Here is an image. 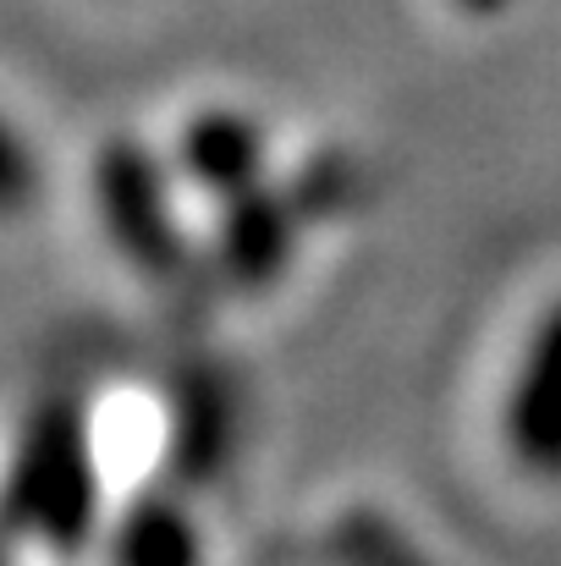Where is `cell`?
<instances>
[{
    "mask_svg": "<svg viewBox=\"0 0 561 566\" xmlns=\"http://www.w3.org/2000/svg\"><path fill=\"white\" fill-rule=\"evenodd\" d=\"M44 188V171H39V155L33 144L0 116V220H22Z\"/></svg>",
    "mask_w": 561,
    "mask_h": 566,
    "instance_id": "obj_7",
    "label": "cell"
},
{
    "mask_svg": "<svg viewBox=\"0 0 561 566\" xmlns=\"http://www.w3.org/2000/svg\"><path fill=\"white\" fill-rule=\"evenodd\" d=\"M298 237H303V209L298 198L281 188L253 182V188L231 192L215 203V220H209V270L220 286L231 292H270L292 259H298Z\"/></svg>",
    "mask_w": 561,
    "mask_h": 566,
    "instance_id": "obj_3",
    "label": "cell"
},
{
    "mask_svg": "<svg viewBox=\"0 0 561 566\" xmlns=\"http://www.w3.org/2000/svg\"><path fill=\"white\" fill-rule=\"evenodd\" d=\"M105 551H111L116 562L177 566V562H198V556H204V539H198L193 517H187L172 495L149 490V495H133V501H127V512L116 517Z\"/></svg>",
    "mask_w": 561,
    "mask_h": 566,
    "instance_id": "obj_6",
    "label": "cell"
},
{
    "mask_svg": "<svg viewBox=\"0 0 561 566\" xmlns=\"http://www.w3.org/2000/svg\"><path fill=\"white\" fill-rule=\"evenodd\" d=\"M501 429L529 473H561V303L534 325L518 358Z\"/></svg>",
    "mask_w": 561,
    "mask_h": 566,
    "instance_id": "obj_5",
    "label": "cell"
},
{
    "mask_svg": "<svg viewBox=\"0 0 561 566\" xmlns=\"http://www.w3.org/2000/svg\"><path fill=\"white\" fill-rule=\"evenodd\" d=\"M89 192L105 242L144 281H177L193 264V242L177 214V177L155 149L138 138H105L89 166Z\"/></svg>",
    "mask_w": 561,
    "mask_h": 566,
    "instance_id": "obj_2",
    "label": "cell"
},
{
    "mask_svg": "<svg viewBox=\"0 0 561 566\" xmlns=\"http://www.w3.org/2000/svg\"><path fill=\"white\" fill-rule=\"evenodd\" d=\"M105 517V457L83 401L50 396L28 412L0 484V528L50 551H83Z\"/></svg>",
    "mask_w": 561,
    "mask_h": 566,
    "instance_id": "obj_1",
    "label": "cell"
},
{
    "mask_svg": "<svg viewBox=\"0 0 561 566\" xmlns=\"http://www.w3.org/2000/svg\"><path fill=\"white\" fill-rule=\"evenodd\" d=\"M457 6H463V11H501L507 0H457Z\"/></svg>",
    "mask_w": 561,
    "mask_h": 566,
    "instance_id": "obj_8",
    "label": "cell"
},
{
    "mask_svg": "<svg viewBox=\"0 0 561 566\" xmlns=\"http://www.w3.org/2000/svg\"><path fill=\"white\" fill-rule=\"evenodd\" d=\"M166 166H172L177 188L220 203V198H231V192L270 177V144H264V127L248 111L204 105L177 127Z\"/></svg>",
    "mask_w": 561,
    "mask_h": 566,
    "instance_id": "obj_4",
    "label": "cell"
}]
</instances>
